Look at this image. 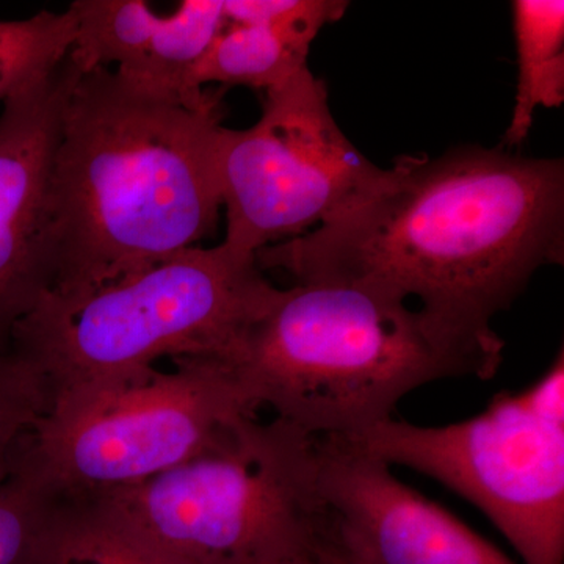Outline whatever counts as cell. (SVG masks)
<instances>
[{
	"mask_svg": "<svg viewBox=\"0 0 564 564\" xmlns=\"http://www.w3.org/2000/svg\"><path fill=\"white\" fill-rule=\"evenodd\" d=\"M51 502L52 494L22 470L0 484V564H35Z\"/></svg>",
	"mask_w": 564,
	"mask_h": 564,
	"instance_id": "obj_16",
	"label": "cell"
},
{
	"mask_svg": "<svg viewBox=\"0 0 564 564\" xmlns=\"http://www.w3.org/2000/svg\"><path fill=\"white\" fill-rule=\"evenodd\" d=\"M339 437L462 496L522 563L564 564L563 351L536 383L497 393L467 421L422 426L392 417Z\"/></svg>",
	"mask_w": 564,
	"mask_h": 564,
	"instance_id": "obj_7",
	"label": "cell"
},
{
	"mask_svg": "<svg viewBox=\"0 0 564 564\" xmlns=\"http://www.w3.org/2000/svg\"><path fill=\"white\" fill-rule=\"evenodd\" d=\"M334 120L325 82L310 68L265 91L243 131L223 129L218 176L228 250L256 258L364 198L383 176Z\"/></svg>",
	"mask_w": 564,
	"mask_h": 564,
	"instance_id": "obj_8",
	"label": "cell"
},
{
	"mask_svg": "<svg viewBox=\"0 0 564 564\" xmlns=\"http://www.w3.org/2000/svg\"><path fill=\"white\" fill-rule=\"evenodd\" d=\"M321 564H339V563H337L336 560L333 558V556H329L328 554H325V552H322Z\"/></svg>",
	"mask_w": 564,
	"mask_h": 564,
	"instance_id": "obj_18",
	"label": "cell"
},
{
	"mask_svg": "<svg viewBox=\"0 0 564 564\" xmlns=\"http://www.w3.org/2000/svg\"><path fill=\"white\" fill-rule=\"evenodd\" d=\"M35 564H187L99 497L52 494Z\"/></svg>",
	"mask_w": 564,
	"mask_h": 564,
	"instance_id": "obj_12",
	"label": "cell"
},
{
	"mask_svg": "<svg viewBox=\"0 0 564 564\" xmlns=\"http://www.w3.org/2000/svg\"><path fill=\"white\" fill-rule=\"evenodd\" d=\"M221 101L195 107L80 70L52 158V292L93 291L199 247L223 209Z\"/></svg>",
	"mask_w": 564,
	"mask_h": 564,
	"instance_id": "obj_2",
	"label": "cell"
},
{
	"mask_svg": "<svg viewBox=\"0 0 564 564\" xmlns=\"http://www.w3.org/2000/svg\"><path fill=\"white\" fill-rule=\"evenodd\" d=\"M564 262V161L507 148L402 155L364 198L296 239L256 252L296 284L383 292L474 336Z\"/></svg>",
	"mask_w": 564,
	"mask_h": 564,
	"instance_id": "obj_1",
	"label": "cell"
},
{
	"mask_svg": "<svg viewBox=\"0 0 564 564\" xmlns=\"http://www.w3.org/2000/svg\"><path fill=\"white\" fill-rule=\"evenodd\" d=\"M256 410L232 362L176 358L172 372L52 404L14 470L54 496H109L203 454Z\"/></svg>",
	"mask_w": 564,
	"mask_h": 564,
	"instance_id": "obj_6",
	"label": "cell"
},
{
	"mask_svg": "<svg viewBox=\"0 0 564 564\" xmlns=\"http://www.w3.org/2000/svg\"><path fill=\"white\" fill-rule=\"evenodd\" d=\"M74 39L76 24L69 10H43L25 20L0 21V101L61 65Z\"/></svg>",
	"mask_w": 564,
	"mask_h": 564,
	"instance_id": "obj_14",
	"label": "cell"
},
{
	"mask_svg": "<svg viewBox=\"0 0 564 564\" xmlns=\"http://www.w3.org/2000/svg\"><path fill=\"white\" fill-rule=\"evenodd\" d=\"M323 551L339 564H516L339 436L315 437Z\"/></svg>",
	"mask_w": 564,
	"mask_h": 564,
	"instance_id": "obj_9",
	"label": "cell"
},
{
	"mask_svg": "<svg viewBox=\"0 0 564 564\" xmlns=\"http://www.w3.org/2000/svg\"><path fill=\"white\" fill-rule=\"evenodd\" d=\"M350 3L313 0L291 20L263 24H226L196 70V84L270 90L307 68L315 36L326 24L343 20Z\"/></svg>",
	"mask_w": 564,
	"mask_h": 564,
	"instance_id": "obj_11",
	"label": "cell"
},
{
	"mask_svg": "<svg viewBox=\"0 0 564 564\" xmlns=\"http://www.w3.org/2000/svg\"><path fill=\"white\" fill-rule=\"evenodd\" d=\"M503 347L383 292L306 282L281 291L232 364L280 421L314 437L352 436L392 419L421 386L489 380Z\"/></svg>",
	"mask_w": 564,
	"mask_h": 564,
	"instance_id": "obj_3",
	"label": "cell"
},
{
	"mask_svg": "<svg viewBox=\"0 0 564 564\" xmlns=\"http://www.w3.org/2000/svg\"><path fill=\"white\" fill-rule=\"evenodd\" d=\"M511 11L518 87L502 141L507 150L524 143L538 109H556L564 102L563 0H514Z\"/></svg>",
	"mask_w": 564,
	"mask_h": 564,
	"instance_id": "obj_13",
	"label": "cell"
},
{
	"mask_svg": "<svg viewBox=\"0 0 564 564\" xmlns=\"http://www.w3.org/2000/svg\"><path fill=\"white\" fill-rule=\"evenodd\" d=\"M80 70L68 54L0 113V348H10L14 326L54 289L47 193L63 106Z\"/></svg>",
	"mask_w": 564,
	"mask_h": 564,
	"instance_id": "obj_10",
	"label": "cell"
},
{
	"mask_svg": "<svg viewBox=\"0 0 564 564\" xmlns=\"http://www.w3.org/2000/svg\"><path fill=\"white\" fill-rule=\"evenodd\" d=\"M321 555H322V549L317 552V554L307 556L306 560H303V562H300L299 564H321Z\"/></svg>",
	"mask_w": 564,
	"mask_h": 564,
	"instance_id": "obj_17",
	"label": "cell"
},
{
	"mask_svg": "<svg viewBox=\"0 0 564 564\" xmlns=\"http://www.w3.org/2000/svg\"><path fill=\"white\" fill-rule=\"evenodd\" d=\"M51 404L43 375L11 348H0V484L14 474L22 444Z\"/></svg>",
	"mask_w": 564,
	"mask_h": 564,
	"instance_id": "obj_15",
	"label": "cell"
},
{
	"mask_svg": "<svg viewBox=\"0 0 564 564\" xmlns=\"http://www.w3.org/2000/svg\"><path fill=\"white\" fill-rule=\"evenodd\" d=\"M280 295L256 258L193 247L93 291L47 293L10 348L43 375L54 404L144 380L165 356L234 362Z\"/></svg>",
	"mask_w": 564,
	"mask_h": 564,
	"instance_id": "obj_4",
	"label": "cell"
},
{
	"mask_svg": "<svg viewBox=\"0 0 564 564\" xmlns=\"http://www.w3.org/2000/svg\"><path fill=\"white\" fill-rule=\"evenodd\" d=\"M99 499L187 564H296L325 540L315 437L276 417L240 419L187 463Z\"/></svg>",
	"mask_w": 564,
	"mask_h": 564,
	"instance_id": "obj_5",
	"label": "cell"
}]
</instances>
